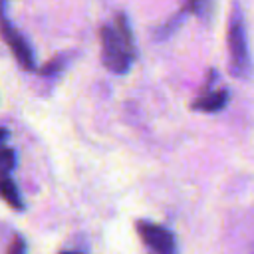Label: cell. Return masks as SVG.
Masks as SVG:
<instances>
[{
    "instance_id": "8fae6325",
    "label": "cell",
    "mask_w": 254,
    "mask_h": 254,
    "mask_svg": "<svg viewBox=\"0 0 254 254\" xmlns=\"http://www.w3.org/2000/svg\"><path fill=\"white\" fill-rule=\"evenodd\" d=\"M62 254H79V252H62Z\"/></svg>"
},
{
    "instance_id": "3957f363",
    "label": "cell",
    "mask_w": 254,
    "mask_h": 254,
    "mask_svg": "<svg viewBox=\"0 0 254 254\" xmlns=\"http://www.w3.org/2000/svg\"><path fill=\"white\" fill-rule=\"evenodd\" d=\"M0 36H2L4 44L10 48V52H12V56L16 58V62H18L24 69H34V67H36L32 48L28 46L26 38L10 24V20H8L6 12H4V0L0 2Z\"/></svg>"
},
{
    "instance_id": "30bf717a",
    "label": "cell",
    "mask_w": 254,
    "mask_h": 254,
    "mask_svg": "<svg viewBox=\"0 0 254 254\" xmlns=\"http://www.w3.org/2000/svg\"><path fill=\"white\" fill-rule=\"evenodd\" d=\"M6 137H8V131H6V129H0V143H2Z\"/></svg>"
},
{
    "instance_id": "6da1fadb",
    "label": "cell",
    "mask_w": 254,
    "mask_h": 254,
    "mask_svg": "<svg viewBox=\"0 0 254 254\" xmlns=\"http://www.w3.org/2000/svg\"><path fill=\"white\" fill-rule=\"evenodd\" d=\"M101 62L113 73L129 71L135 60V42L129 20L119 14L115 24L103 26L101 32Z\"/></svg>"
},
{
    "instance_id": "277c9868",
    "label": "cell",
    "mask_w": 254,
    "mask_h": 254,
    "mask_svg": "<svg viewBox=\"0 0 254 254\" xmlns=\"http://www.w3.org/2000/svg\"><path fill=\"white\" fill-rule=\"evenodd\" d=\"M137 234L147 246L149 254H177V240L173 232L157 222L139 220L137 222Z\"/></svg>"
},
{
    "instance_id": "8992f818",
    "label": "cell",
    "mask_w": 254,
    "mask_h": 254,
    "mask_svg": "<svg viewBox=\"0 0 254 254\" xmlns=\"http://www.w3.org/2000/svg\"><path fill=\"white\" fill-rule=\"evenodd\" d=\"M0 196L12 206V208H18L22 210L24 208V200L20 196V190L16 187V183L12 181L10 175H0Z\"/></svg>"
},
{
    "instance_id": "9c48e42d",
    "label": "cell",
    "mask_w": 254,
    "mask_h": 254,
    "mask_svg": "<svg viewBox=\"0 0 254 254\" xmlns=\"http://www.w3.org/2000/svg\"><path fill=\"white\" fill-rule=\"evenodd\" d=\"M6 254H28V244L22 236H14L10 246H8V252Z\"/></svg>"
},
{
    "instance_id": "7a4b0ae2",
    "label": "cell",
    "mask_w": 254,
    "mask_h": 254,
    "mask_svg": "<svg viewBox=\"0 0 254 254\" xmlns=\"http://www.w3.org/2000/svg\"><path fill=\"white\" fill-rule=\"evenodd\" d=\"M226 46H228V69L234 77L246 79L252 73V56L248 48V36H246V22L244 14L238 4H234L228 26H226Z\"/></svg>"
},
{
    "instance_id": "ba28073f",
    "label": "cell",
    "mask_w": 254,
    "mask_h": 254,
    "mask_svg": "<svg viewBox=\"0 0 254 254\" xmlns=\"http://www.w3.org/2000/svg\"><path fill=\"white\" fill-rule=\"evenodd\" d=\"M16 167V153L8 147H0V175H10Z\"/></svg>"
},
{
    "instance_id": "5b68a950",
    "label": "cell",
    "mask_w": 254,
    "mask_h": 254,
    "mask_svg": "<svg viewBox=\"0 0 254 254\" xmlns=\"http://www.w3.org/2000/svg\"><path fill=\"white\" fill-rule=\"evenodd\" d=\"M216 81V73L212 71L210 77H208V83L204 85L202 93L190 103V107L194 111H200V113H216L220 109H224L228 105V99H230V91L222 85H214Z\"/></svg>"
},
{
    "instance_id": "52a82bcc",
    "label": "cell",
    "mask_w": 254,
    "mask_h": 254,
    "mask_svg": "<svg viewBox=\"0 0 254 254\" xmlns=\"http://www.w3.org/2000/svg\"><path fill=\"white\" fill-rule=\"evenodd\" d=\"M183 10L187 14H194L196 18L208 22L212 16V10H214V0H185Z\"/></svg>"
}]
</instances>
